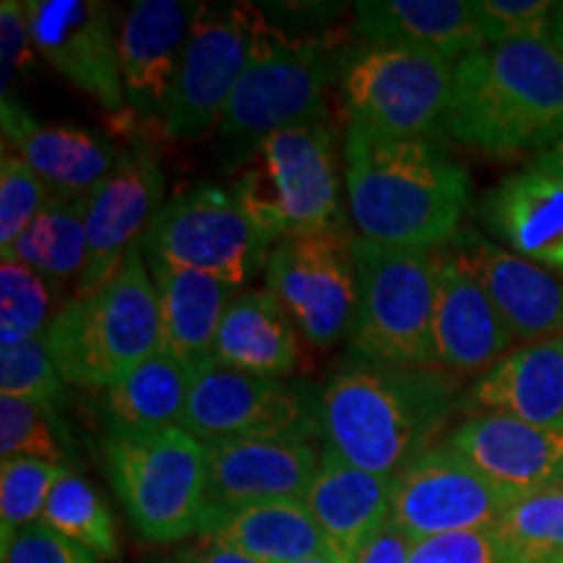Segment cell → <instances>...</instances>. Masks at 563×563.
<instances>
[{"label":"cell","mask_w":563,"mask_h":563,"mask_svg":"<svg viewBox=\"0 0 563 563\" xmlns=\"http://www.w3.org/2000/svg\"><path fill=\"white\" fill-rule=\"evenodd\" d=\"M342 152L357 235L418 251H441L462 235L470 175L433 139H394L350 123Z\"/></svg>","instance_id":"6da1fadb"},{"label":"cell","mask_w":563,"mask_h":563,"mask_svg":"<svg viewBox=\"0 0 563 563\" xmlns=\"http://www.w3.org/2000/svg\"><path fill=\"white\" fill-rule=\"evenodd\" d=\"M323 443L365 473L402 475L460 407L454 373L352 361L321 386Z\"/></svg>","instance_id":"7a4b0ae2"},{"label":"cell","mask_w":563,"mask_h":563,"mask_svg":"<svg viewBox=\"0 0 563 563\" xmlns=\"http://www.w3.org/2000/svg\"><path fill=\"white\" fill-rule=\"evenodd\" d=\"M443 136L490 157L563 139V55L551 37L488 45L454 63Z\"/></svg>","instance_id":"3957f363"},{"label":"cell","mask_w":563,"mask_h":563,"mask_svg":"<svg viewBox=\"0 0 563 563\" xmlns=\"http://www.w3.org/2000/svg\"><path fill=\"white\" fill-rule=\"evenodd\" d=\"M230 191L272 243L340 230V159L327 121L269 133L238 152Z\"/></svg>","instance_id":"277c9868"},{"label":"cell","mask_w":563,"mask_h":563,"mask_svg":"<svg viewBox=\"0 0 563 563\" xmlns=\"http://www.w3.org/2000/svg\"><path fill=\"white\" fill-rule=\"evenodd\" d=\"M45 344L68 386L102 389L159 352V300L141 243L102 290L63 302L47 323Z\"/></svg>","instance_id":"5b68a950"},{"label":"cell","mask_w":563,"mask_h":563,"mask_svg":"<svg viewBox=\"0 0 563 563\" xmlns=\"http://www.w3.org/2000/svg\"><path fill=\"white\" fill-rule=\"evenodd\" d=\"M357 300L347 347L355 361L435 365L433 311L439 251L397 249L352 235Z\"/></svg>","instance_id":"8992f818"},{"label":"cell","mask_w":563,"mask_h":563,"mask_svg":"<svg viewBox=\"0 0 563 563\" xmlns=\"http://www.w3.org/2000/svg\"><path fill=\"white\" fill-rule=\"evenodd\" d=\"M104 470L141 538L178 543L201 532L209 506L207 441L186 428L108 435Z\"/></svg>","instance_id":"52a82bcc"},{"label":"cell","mask_w":563,"mask_h":563,"mask_svg":"<svg viewBox=\"0 0 563 563\" xmlns=\"http://www.w3.org/2000/svg\"><path fill=\"white\" fill-rule=\"evenodd\" d=\"M340 66L342 53L327 40L264 26L249 68L232 91L220 133L245 150L269 133L323 121V102L340 81Z\"/></svg>","instance_id":"ba28073f"},{"label":"cell","mask_w":563,"mask_h":563,"mask_svg":"<svg viewBox=\"0 0 563 563\" xmlns=\"http://www.w3.org/2000/svg\"><path fill=\"white\" fill-rule=\"evenodd\" d=\"M454 63L443 55L397 45L342 51L340 89L350 123L394 139L443 133L452 100Z\"/></svg>","instance_id":"9c48e42d"},{"label":"cell","mask_w":563,"mask_h":563,"mask_svg":"<svg viewBox=\"0 0 563 563\" xmlns=\"http://www.w3.org/2000/svg\"><path fill=\"white\" fill-rule=\"evenodd\" d=\"M180 428L201 441L323 439L321 389L262 378L209 361L194 371Z\"/></svg>","instance_id":"30bf717a"},{"label":"cell","mask_w":563,"mask_h":563,"mask_svg":"<svg viewBox=\"0 0 563 563\" xmlns=\"http://www.w3.org/2000/svg\"><path fill=\"white\" fill-rule=\"evenodd\" d=\"M272 249L230 186H196L165 201L141 238L144 256L209 274L235 290L266 266Z\"/></svg>","instance_id":"8fae6325"},{"label":"cell","mask_w":563,"mask_h":563,"mask_svg":"<svg viewBox=\"0 0 563 563\" xmlns=\"http://www.w3.org/2000/svg\"><path fill=\"white\" fill-rule=\"evenodd\" d=\"M264 26L262 13L245 3H201L162 118L165 136L199 141L220 129Z\"/></svg>","instance_id":"7c38bea8"},{"label":"cell","mask_w":563,"mask_h":563,"mask_svg":"<svg viewBox=\"0 0 563 563\" xmlns=\"http://www.w3.org/2000/svg\"><path fill=\"white\" fill-rule=\"evenodd\" d=\"M264 282L313 347H332L350 332L357 274L352 235L342 228L282 238L266 258Z\"/></svg>","instance_id":"4fadbf2b"},{"label":"cell","mask_w":563,"mask_h":563,"mask_svg":"<svg viewBox=\"0 0 563 563\" xmlns=\"http://www.w3.org/2000/svg\"><path fill=\"white\" fill-rule=\"evenodd\" d=\"M165 194L159 154L144 139L123 146L115 170L89 194L87 207V264L74 287V298L102 290L115 279L131 249L144 232Z\"/></svg>","instance_id":"5bb4252c"},{"label":"cell","mask_w":563,"mask_h":563,"mask_svg":"<svg viewBox=\"0 0 563 563\" xmlns=\"http://www.w3.org/2000/svg\"><path fill=\"white\" fill-rule=\"evenodd\" d=\"M511 498L493 488L452 446H431L397 475L391 522L418 540L493 530Z\"/></svg>","instance_id":"9a60e30c"},{"label":"cell","mask_w":563,"mask_h":563,"mask_svg":"<svg viewBox=\"0 0 563 563\" xmlns=\"http://www.w3.org/2000/svg\"><path fill=\"white\" fill-rule=\"evenodd\" d=\"M24 11L34 51L104 110L121 112L125 95L112 5L102 0H26Z\"/></svg>","instance_id":"2e32d148"},{"label":"cell","mask_w":563,"mask_h":563,"mask_svg":"<svg viewBox=\"0 0 563 563\" xmlns=\"http://www.w3.org/2000/svg\"><path fill=\"white\" fill-rule=\"evenodd\" d=\"M481 224L517 256L563 279V165L538 154L483 196Z\"/></svg>","instance_id":"e0dca14e"},{"label":"cell","mask_w":563,"mask_h":563,"mask_svg":"<svg viewBox=\"0 0 563 563\" xmlns=\"http://www.w3.org/2000/svg\"><path fill=\"white\" fill-rule=\"evenodd\" d=\"M449 256L467 269L488 292L517 342H545L563 336V279L506 251L477 230H462Z\"/></svg>","instance_id":"ac0fdd59"},{"label":"cell","mask_w":563,"mask_h":563,"mask_svg":"<svg viewBox=\"0 0 563 563\" xmlns=\"http://www.w3.org/2000/svg\"><path fill=\"white\" fill-rule=\"evenodd\" d=\"M199 9L201 3L186 0H136L123 13L118 24V58L125 108L139 118H165Z\"/></svg>","instance_id":"d6986e66"},{"label":"cell","mask_w":563,"mask_h":563,"mask_svg":"<svg viewBox=\"0 0 563 563\" xmlns=\"http://www.w3.org/2000/svg\"><path fill=\"white\" fill-rule=\"evenodd\" d=\"M449 446L511 501L563 485V433L511 415H473L452 433Z\"/></svg>","instance_id":"ffe728a7"},{"label":"cell","mask_w":563,"mask_h":563,"mask_svg":"<svg viewBox=\"0 0 563 563\" xmlns=\"http://www.w3.org/2000/svg\"><path fill=\"white\" fill-rule=\"evenodd\" d=\"M209 506L207 511L306 498L321 456L308 441L228 439L207 441Z\"/></svg>","instance_id":"44dd1931"},{"label":"cell","mask_w":563,"mask_h":563,"mask_svg":"<svg viewBox=\"0 0 563 563\" xmlns=\"http://www.w3.org/2000/svg\"><path fill=\"white\" fill-rule=\"evenodd\" d=\"M439 292L433 311L435 368L454 376L488 373L511 352V329L467 269L439 251Z\"/></svg>","instance_id":"7402d4cb"},{"label":"cell","mask_w":563,"mask_h":563,"mask_svg":"<svg viewBox=\"0 0 563 563\" xmlns=\"http://www.w3.org/2000/svg\"><path fill=\"white\" fill-rule=\"evenodd\" d=\"M3 141L55 196H89L115 170L123 146L79 125H47L16 100H0Z\"/></svg>","instance_id":"603a6c76"},{"label":"cell","mask_w":563,"mask_h":563,"mask_svg":"<svg viewBox=\"0 0 563 563\" xmlns=\"http://www.w3.org/2000/svg\"><path fill=\"white\" fill-rule=\"evenodd\" d=\"M394 485L397 477L365 473L323 449L319 475L302 501L321 527L334 559L355 563L363 548L391 522Z\"/></svg>","instance_id":"cb8c5ba5"},{"label":"cell","mask_w":563,"mask_h":563,"mask_svg":"<svg viewBox=\"0 0 563 563\" xmlns=\"http://www.w3.org/2000/svg\"><path fill=\"white\" fill-rule=\"evenodd\" d=\"M355 32L365 45L415 47L452 63L488 47L475 3L464 0H365L355 3Z\"/></svg>","instance_id":"d4e9b609"},{"label":"cell","mask_w":563,"mask_h":563,"mask_svg":"<svg viewBox=\"0 0 563 563\" xmlns=\"http://www.w3.org/2000/svg\"><path fill=\"white\" fill-rule=\"evenodd\" d=\"M159 300V350L196 371L214 361V340L235 287L209 274L183 269L157 256H144Z\"/></svg>","instance_id":"484cf974"},{"label":"cell","mask_w":563,"mask_h":563,"mask_svg":"<svg viewBox=\"0 0 563 563\" xmlns=\"http://www.w3.org/2000/svg\"><path fill=\"white\" fill-rule=\"evenodd\" d=\"M467 405L563 433V336L511 350L477 378Z\"/></svg>","instance_id":"4316f807"},{"label":"cell","mask_w":563,"mask_h":563,"mask_svg":"<svg viewBox=\"0 0 563 563\" xmlns=\"http://www.w3.org/2000/svg\"><path fill=\"white\" fill-rule=\"evenodd\" d=\"M199 538L235 548L262 563L334 555L306 501H266L203 514Z\"/></svg>","instance_id":"83f0119b"},{"label":"cell","mask_w":563,"mask_h":563,"mask_svg":"<svg viewBox=\"0 0 563 563\" xmlns=\"http://www.w3.org/2000/svg\"><path fill=\"white\" fill-rule=\"evenodd\" d=\"M211 357L224 368L285 382L300 363L298 327L272 292L243 290L224 313Z\"/></svg>","instance_id":"f1b7e54d"},{"label":"cell","mask_w":563,"mask_h":563,"mask_svg":"<svg viewBox=\"0 0 563 563\" xmlns=\"http://www.w3.org/2000/svg\"><path fill=\"white\" fill-rule=\"evenodd\" d=\"M194 371L167 352L131 368L121 382L102 391L100 418L108 435L154 433L178 428L188 405Z\"/></svg>","instance_id":"f546056e"},{"label":"cell","mask_w":563,"mask_h":563,"mask_svg":"<svg viewBox=\"0 0 563 563\" xmlns=\"http://www.w3.org/2000/svg\"><path fill=\"white\" fill-rule=\"evenodd\" d=\"M87 207L89 196L53 194L19 241L3 251V258L40 274L55 292L70 279L79 282L87 264Z\"/></svg>","instance_id":"4dcf8cb0"},{"label":"cell","mask_w":563,"mask_h":563,"mask_svg":"<svg viewBox=\"0 0 563 563\" xmlns=\"http://www.w3.org/2000/svg\"><path fill=\"white\" fill-rule=\"evenodd\" d=\"M40 522H45L63 538L74 540L76 545L87 548L100 561H115L121 555L118 527L108 501L95 485H89L74 470H68L55 483Z\"/></svg>","instance_id":"1f68e13d"},{"label":"cell","mask_w":563,"mask_h":563,"mask_svg":"<svg viewBox=\"0 0 563 563\" xmlns=\"http://www.w3.org/2000/svg\"><path fill=\"white\" fill-rule=\"evenodd\" d=\"M493 532L519 563H563V485L511 501Z\"/></svg>","instance_id":"d6a6232c"},{"label":"cell","mask_w":563,"mask_h":563,"mask_svg":"<svg viewBox=\"0 0 563 563\" xmlns=\"http://www.w3.org/2000/svg\"><path fill=\"white\" fill-rule=\"evenodd\" d=\"M70 439L58 407L26 402L16 397H0V454L32 456V460L53 462L68 467Z\"/></svg>","instance_id":"836d02e7"},{"label":"cell","mask_w":563,"mask_h":563,"mask_svg":"<svg viewBox=\"0 0 563 563\" xmlns=\"http://www.w3.org/2000/svg\"><path fill=\"white\" fill-rule=\"evenodd\" d=\"M63 464L9 456L0 464V551L34 522H40L55 483L68 473Z\"/></svg>","instance_id":"e575fe53"},{"label":"cell","mask_w":563,"mask_h":563,"mask_svg":"<svg viewBox=\"0 0 563 563\" xmlns=\"http://www.w3.org/2000/svg\"><path fill=\"white\" fill-rule=\"evenodd\" d=\"M53 287L24 264H0V347L45 334L51 323Z\"/></svg>","instance_id":"d590c367"},{"label":"cell","mask_w":563,"mask_h":563,"mask_svg":"<svg viewBox=\"0 0 563 563\" xmlns=\"http://www.w3.org/2000/svg\"><path fill=\"white\" fill-rule=\"evenodd\" d=\"M66 386L68 384L63 382L51 350H47L45 334L0 347V391L3 397L58 407L66 397Z\"/></svg>","instance_id":"8d00e7d4"},{"label":"cell","mask_w":563,"mask_h":563,"mask_svg":"<svg viewBox=\"0 0 563 563\" xmlns=\"http://www.w3.org/2000/svg\"><path fill=\"white\" fill-rule=\"evenodd\" d=\"M51 188L19 154L0 159V249L9 251L51 201Z\"/></svg>","instance_id":"74e56055"},{"label":"cell","mask_w":563,"mask_h":563,"mask_svg":"<svg viewBox=\"0 0 563 563\" xmlns=\"http://www.w3.org/2000/svg\"><path fill=\"white\" fill-rule=\"evenodd\" d=\"M555 5L551 0H481L475 3L488 45L551 37Z\"/></svg>","instance_id":"f35d334b"},{"label":"cell","mask_w":563,"mask_h":563,"mask_svg":"<svg viewBox=\"0 0 563 563\" xmlns=\"http://www.w3.org/2000/svg\"><path fill=\"white\" fill-rule=\"evenodd\" d=\"M410 563H519L493 530H470L418 540Z\"/></svg>","instance_id":"ab89813d"},{"label":"cell","mask_w":563,"mask_h":563,"mask_svg":"<svg viewBox=\"0 0 563 563\" xmlns=\"http://www.w3.org/2000/svg\"><path fill=\"white\" fill-rule=\"evenodd\" d=\"M3 563H100V559L51 530L45 522H34L5 548Z\"/></svg>","instance_id":"60d3db41"},{"label":"cell","mask_w":563,"mask_h":563,"mask_svg":"<svg viewBox=\"0 0 563 563\" xmlns=\"http://www.w3.org/2000/svg\"><path fill=\"white\" fill-rule=\"evenodd\" d=\"M0 100H11L13 84L19 76L32 66L34 45L30 37V24H26L24 3L19 0H3L0 3Z\"/></svg>","instance_id":"b9f144b4"},{"label":"cell","mask_w":563,"mask_h":563,"mask_svg":"<svg viewBox=\"0 0 563 563\" xmlns=\"http://www.w3.org/2000/svg\"><path fill=\"white\" fill-rule=\"evenodd\" d=\"M415 540L397 525L389 522L368 545L363 548L355 563H410Z\"/></svg>","instance_id":"7bdbcfd3"},{"label":"cell","mask_w":563,"mask_h":563,"mask_svg":"<svg viewBox=\"0 0 563 563\" xmlns=\"http://www.w3.org/2000/svg\"><path fill=\"white\" fill-rule=\"evenodd\" d=\"M170 563H262L251 555H245L235 548L217 543V540L199 538V543L180 548L178 553L170 555Z\"/></svg>","instance_id":"ee69618b"},{"label":"cell","mask_w":563,"mask_h":563,"mask_svg":"<svg viewBox=\"0 0 563 563\" xmlns=\"http://www.w3.org/2000/svg\"><path fill=\"white\" fill-rule=\"evenodd\" d=\"M551 40L555 42V47H559L561 55H563V3L555 5L553 24H551Z\"/></svg>","instance_id":"f6af8a7d"},{"label":"cell","mask_w":563,"mask_h":563,"mask_svg":"<svg viewBox=\"0 0 563 563\" xmlns=\"http://www.w3.org/2000/svg\"><path fill=\"white\" fill-rule=\"evenodd\" d=\"M295 563H342V561L327 553V555H311V559H302V561H295Z\"/></svg>","instance_id":"bcb514c9"},{"label":"cell","mask_w":563,"mask_h":563,"mask_svg":"<svg viewBox=\"0 0 563 563\" xmlns=\"http://www.w3.org/2000/svg\"><path fill=\"white\" fill-rule=\"evenodd\" d=\"M543 154H548V157H551V159H555V162H559V165H563V139L559 141V144H555V146H553V150H548V152H543Z\"/></svg>","instance_id":"7dc6e473"}]
</instances>
